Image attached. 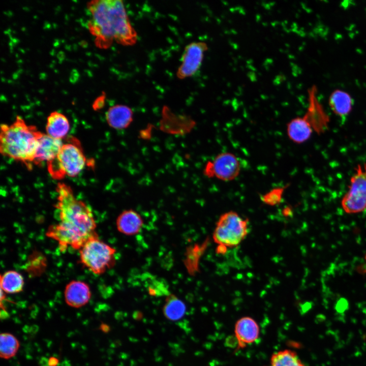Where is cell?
<instances>
[{"mask_svg":"<svg viewBox=\"0 0 366 366\" xmlns=\"http://www.w3.org/2000/svg\"><path fill=\"white\" fill-rule=\"evenodd\" d=\"M307 366L299 359L297 353L290 349H284L272 354L268 365Z\"/></svg>","mask_w":366,"mask_h":366,"instance_id":"21","label":"cell"},{"mask_svg":"<svg viewBox=\"0 0 366 366\" xmlns=\"http://www.w3.org/2000/svg\"><path fill=\"white\" fill-rule=\"evenodd\" d=\"M284 216H289L292 214V210L290 208H286L283 211Z\"/></svg>","mask_w":366,"mask_h":366,"instance_id":"30","label":"cell"},{"mask_svg":"<svg viewBox=\"0 0 366 366\" xmlns=\"http://www.w3.org/2000/svg\"><path fill=\"white\" fill-rule=\"evenodd\" d=\"M328 103L331 111L340 117H346L351 112L353 105V100L349 94L346 92L336 89L329 97Z\"/></svg>","mask_w":366,"mask_h":366,"instance_id":"17","label":"cell"},{"mask_svg":"<svg viewBox=\"0 0 366 366\" xmlns=\"http://www.w3.org/2000/svg\"><path fill=\"white\" fill-rule=\"evenodd\" d=\"M19 347L17 338L10 333H2L0 336V356L8 359L14 357Z\"/></svg>","mask_w":366,"mask_h":366,"instance_id":"22","label":"cell"},{"mask_svg":"<svg viewBox=\"0 0 366 366\" xmlns=\"http://www.w3.org/2000/svg\"><path fill=\"white\" fill-rule=\"evenodd\" d=\"M207 50V44L203 41L192 42L187 45L176 72V77L182 80L194 75L200 69Z\"/></svg>","mask_w":366,"mask_h":366,"instance_id":"9","label":"cell"},{"mask_svg":"<svg viewBox=\"0 0 366 366\" xmlns=\"http://www.w3.org/2000/svg\"><path fill=\"white\" fill-rule=\"evenodd\" d=\"M285 189L286 187L273 188L262 195L260 197L261 200L264 204L269 206L278 205L282 200Z\"/></svg>","mask_w":366,"mask_h":366,"instance_id":"23","label":"cell"},{"mask_svg":"<svg viewBox=\"0 0 366 366\" xmlns=\"http://www.w3.org/2000/svg\"><path fill=\"white\" fill-rule=\"evenodd\" d=\"M58 360L55 357H51L49 360V365L50 366H55L58 363Z\"/></svg>","mask_w":366,"mask_h":366,"instance_id":"28","label":"cell"},{"mask_svg":"<svg viewBox=\"0 0 366 366\" xmlns=\"http://www.w3.org/2000/svg\"><path fill=\"white\" fill-rule=\"evenodd\" d=\"M143 225V220L136 211L129 209L123 211L116 220L118 230L127 235H133L138 233Z\"/></svg>","mask_w":366,"mask_h":366,"instance_id":"16","label":"cell"},{"mask_svg":"<svg viewBox=\"0 0 366 366\" xmlns=\"http://www.w3.org/2000/svg\"><path fill=\"white\" fill-rule=\"evenodd\" d=\"M64 297L68 305L78 308L84 306L89 301L91 297V291L86 283L73 280L66 285Z\"/></svg>","mask_w":366,"mask_h":366,"instance_id":"13","label":"cell"},{"mask_svg":"<svg viewBox=\"0 0 366 366\" xmlns=\"http://www.w3.org/2000/svg\"><path fill=\"white\" fill-rule=\"evenodd\" d=\"M227 248H228L225 246L219 245L217 247L216 252L219 254H224L227 252L228 250Z\"/></svg>","mask_w":366,"mask_h":366,"instance_id":"27","label":"cell"},{"mask_svg":"<svg viewBox=\"0 0 366 366\" xmlns=\"http://www.w3.org/2000/svg\"><path fill=\"white\" fill-rule=\"evenodd\" d=\"M259 333V326L253 318L245 316L239 318L234 326V336L237 341L236 350L245 348L255 342Z\"/></svg>","mask_w":366,"mask_h":366,"instance_id":"11","label":"cell"},{"mask_svg":"<svg viewBox=\"0 0 366 366\" xmlns=\"http://www.w3.org/2000/svg\"><path fill=\"white\" fill-rule=\"evenodd\" d=\"M348 307V302L344 298H341L339 300L336 306V309L339 312H343Z\"/></svg>","mask_w":366,"mask_h":366,"instance_id":"24","label":"cell"},{"mask_svg":"<svg viewBox=\"0 0 366 366\" xmlns=\"http://www.w3.org/2000/svg\"><path fill=\"white\" fill-rule=\"evenodd\" d=\"M241 168L240 159L234 154L225 151L219 154L214 160L206 163L204 173L208 177L230 181L239 175Z\"/></svg>","mask_w":366,"mask_h":366,"instance_id":"8","label":"cell"},{"mask_svg":"<svg viewBox=\"0 0 366 366\" xmlns=\"http://www.w3.org/2000/svg\"><path fill=\"white\" fill-rule=\"evenodd\" d=\"M87 7L90 16L87 26L98 47L107 49L114 42L126 46L136 43L138 35L122 1H92Z\"/></svg>","mask_w":366,"mask_h":366,"instance_id":"2","label":"cell"},{"mask_svg":"<svg viewBox=\"0 0 366 366\" xmlns=\"http://www.w3.org/2000/svg\"><path fill=\"white\" fill-rule=\"evenodd\" d=\"M81 263L96 274H101L114 264L115 250L96 236L79 250Z\"/></svg>","mask_w":366,"mask_h":366,"instance_id":"6","label":"cell"},{"mask_svg":"<svg viewBox=\"0 0 366 366\" xmlns=\"http://www.w3.org/2000/svg\"><path fill=\"white\" fill-rule=\"evenodd\" d=\"M186 307L184 302L174 295L168 296L163 307L164 316L175 321L180 319L185 314Z\"/></svg>","mask_w":366,"mask_h":366,"instance_id":"20","label":"cell"},{"mask_svg":"<svg viewBox=\"0 0 366 366\" xmlns=\"http://www.w3.org/2000/svg\"><path fill=\"white\" fill-rule=\"evenodd\" d=\"M56 192L55 208L58 221L49 227L46 235L57 242L60 251L68 248L79 250L88 240L98 235L93 214L84 202L75 197L68 185L58 183Z\"/></svg>","mask_w":366,"mask_h":366,"instance_id":"1","label":"cell"},{"mask_svg":"<svg viewBox=\"0 0 366 366\" xmlns=\"http://www.w3.org/2000/svg\"><path fill=\"white\" fill-rule=\"evenodd\" d=\"M133 112L127 105L117 104L110 107L106 113L108 125L115 129L126 128L133 121Z\"/></svg>","mask_w":366,"mask_h":366,"instance_id":"14","label":"cell"},{"mask_svg":"<svg viewBox=\"0 0 366 366\" xmlns=\"http://www.w3.org/2000/svg\"><path fill=\"white\" fill-rule=\"evenodd\" d=\"M64 143L62 140L42 133L39 138L33 164L47 163L54 159L59 153Z\"/></svg>","mask_w":366,"mask_h":366,"instance_id":"12","label":"cell"},{"mask_svg":"<svg viewBox=\"0 0 366 366\" xmlns=\"http://www.w3.org/2000/svg\"><path fill=\"white\" fill-rule=\"evenodd\" d=\"M100 329L104 332H107L109 331L110 328L108 325L106 324L102 323L100 326Z\"/></svg>","mask_w":366,"mask_h":366,"instance_id":"29","label":"cell"},{"mask_svg":"<svg viewBox=\"0 0 366 366\" xmlns=\"http://www.w3.org/2000/svg\"><path fill=\"white\" fill-rule=\"evenodd\" d=\"M311 125L314 132L324 133L328 128L329 117L316 97V88L313 86L309 92V105L303 115Z\"/></svg>","mask_w":366,"mask_h":366,"instance_id":"10","label":"cell"},{"mask_svg":"<svg viewBox=\"0 0 366 366\" xmlns=\"http://www.w3.org/2000/svg\"><path fill=\"white\" fill-rule=\"evenodd\" d=\"M43 133L17 116L10 125L1 126L0 151L5 157L20 162L27 167L33 164L39 138Z\"/></svg>","mask_w":366,"mask_h":366,"instance_id":"3","label":"cell"},{"mask_svg":"<svg viewBox=\"0 0 366 366\" xmlns=\"http://www.w3.org/2000/svg\"><path fill=\"white\" fill-rule=\"evenodd\" d=\"M350 179L347 192L341 205L348 214H356L366 209V163L358 164Z\"/></svg>","mask_w":366,"mask_h":366,"instance_id":"7","label":"cell"},{"mask_svg":"<svg viewBox=\"0 0 366 366\" xmlns=\"http://www.w3.org/2000/svg\"><path fill=\"white\" fill-rule=\"evenodd\" d=\"M286 132L292 142L301 144L310 138L314 131L310 123L302 116L290 120L287 124Z\"/></svg>","mask_w":366,"mask_h":366,"instance_id":"15","label":"cell"},{"mask_svg":"<svg viewBox=\"0 0 366 366\" xmlns=\"http://www.w3.org/2000/svg\"><path fill=\"white\" fill-rule=\"evenodd\" d=\"M70 130L67 117L57 111L51 112L48 116L46 125V134L57 139L65 138Z\"/></svg>","mask_w":366,"mask_h":366,"instance_id":"18","label":"cell"},{"mask_svg":"<svg viewBox=\"0 0 366 366\" xmlns=\"http://www.w3.org/2000/svg\"><path fill=\"white\" fill-rule=\"evenodd\" d=\"M1 290L4 293L14 294L20 292L24 286L22 276L15 270H9L1 276Z\"/></svg>","mask_w":366,"mask_h":366,"instance_id":"19","label":"cell"},{"mask_svg":"<svg viewBox=\"0 0 366 366\" xmlns=\"http://www.w3.org/2000/svg\"><path fill=\"white\" fill-rule=\"evenodd\" d=\"M249 223L237 212L229 211L220 216L213 232L214 241L228 248L239 245L247 236Z\"/></svg>","mask_w":366,"mask_h":366,"instance_id":"5","label":"cell"},{"mask_svg":"<svg viewBox=\"0 0 366 366\" xmlns=\"http://www.w3.org/2000/svg\"><path fill=\"white\" fill-rule=\"evenodd\" d=\"M105 99V94L99 97L94 102V107H97L98 109L102 108L104 104Z\"/></svg>","mask_w":366,"mask_h":366,"instance_id":"25","label":"cell"},{"mask_svg":"<svg viewBox=\"0 0 366 366\" xmlns=\"http://www.w3.org/2000/svg\"><path fill=\"white\" fill-rule=\"evenodd\" d=\"M226 344L227 346L230 347H237V341L235 336L227 337L226 341Z\"/></svg>","mask_w":366,"mask_h":366,"instance_id":"26","label":"cell"},{"mask_svg":"<svg viewBox=\"0 0 366 366\" xmlns=\"http://www.w3.org/2000/svg\"><path fill=\"white\" fill-rule=\"evenodd\" d=\"M86 160L80 142L72 137L64 143L57 156L47 163L48 171L54 179L74 177L84 169Z\"/></svg>","mask_w":366,"mask_h":366,"instance_id":"4","label":"cell"}]
</instances>
